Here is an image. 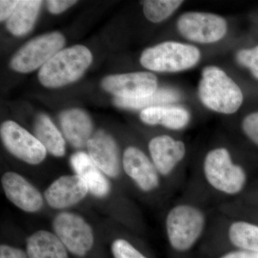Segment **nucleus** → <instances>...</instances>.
I'll return each mask as SVG.
<instances>
[{
  "label": "nucleus",
  "instance_id": "23",
  "mask_svg": "<svg viewBox=\"0 0 258 258\" xmlns=\"http://www.w3.org/2000/svg\"><path fill=\"white\" fill-rule=\"evenodd\" d=\"M179 93L169 88H161L150 96L137 99H125L117 98L113 99V103L119 108L126 109H141L158 106L164 103H173L179 101Z\"/></svg>",
  "mask_w": 258,
  "mask_h": 258
},
{
  "label": "nucleus",
  "instance_id": "5",
  "mask_svg": "<svg viewBox=\"0 0 258 258\" xmlns=\"http://www.w3.org/2000/svg\"><path fill=\"white\" fill-rule=\"evenodd\" d=\"M198 93L205 106L224 114L235 113L243 101L240 87L216 66H208L203 70Z\"/></svg>",
  "mask_w": 258,
  "mask_h": 258
},
{
  "label": "nucleus",
  "instance_id": "4",
  "mask_svg": "<svg viewBox=\"0 0 258 258\" xmlns=\"http://www.w3.org/2000/svg\"><path fill=\"white\" fill-rule=\"evenodd\" d=\"M148 149L153 164L171 195L181 191L188 178L185 166L187 147L184 141L161 134L150 139Z\"/></svg>",
  "mask_w": 258,
  "mask_h": 258
},
{
  "label": "nucleus",
  "instance_id": "30",
  "mask_svg": "<svg viewBox=\"0 0 258 258\" xmlns=\"http://www.w3.org/2000/svg\"><path fill=\"white\" fill-rule=\"evenodd\" d=\"M19 1H9V0H2L0 2V20L1 21H5L15 11V8L18 6Z\"/></svg>",
  "mask_w": 258,
  "mask_h": 258
},
{
  "label": "nucleus",
  "instance_id": "21",
  "mask_svg": "<svg viewBox=\"0 0 258 258\" xmlns=\"http://www.w3.org/2000/svg\"><path fill=\"white\" fill-rule=\"evenodd\" d=\"M42 3L37 0L19 1L7 22L8 30L16 36H22L30 32L36 21Z\"/></svg>",
  "mask_w": 258,
  "mask_h": 258
},
{
  "label": "nucleus",
  "instance_id": "28",
  "mask_svg": "<svg viewBox=\"0 0 258 258\" xmlns=\"http://www.w3.org/2000/svg\"><path fill=\"white\" fill-rule=\"evenodd\" d=\"M77 3L72 0H50L47 2V9L52 14H60Z\"/></svg>",
  "mask_w": 258,
  "mask_h": 258
},
{
  "label": "nucleus",
  "instance_id": "10",
  "mask_svg": "<svg viewBox=\"0 0 258 258\" xmlns=\"http://www.w3.org/2000/svg\"><path fill=\"white\" fill-rule=\"evenodd\" d=\"M52 227L66 249L75 255L83 257L92 249L94 244L92 227L79 215L61 212L54 219Z\"/></svg>",
  "mask_w": 258,
  "mask_h": 258
},
{
  "label": "nucleus",
  "instance_id": "17",
  "mask_svg": "<svg viewBox=\"0 0 258 258\" xmlns=\"http://www.w3.org/2000/svg\"><path fill=\"white\" fill-rule=\"evenodd\" d=\"M71 164L76 175L87 184L91 195L96 198H103L109 194V181L88 154L82 152L75 153L71 157Z\"/></svg>",
  "mask_w": 258,
  "mask_h": 258
},
{
  "label": "nucleus",
  "instance_id": "12",
  "mask_svg": "<svg viewBox=\"0 0 258 258\" xmlns=\"http://www.w3.org/2000/svg\"><path fill=\"white\" fill-rule=\"evenodd\" d=\"M177 28L180 34L190 41L213 43L227 33L225 20L219 15L205 13H184L179 18Z\"/></svg>",
  "mask_w": 258,
  "mask_h": 258
},
{
  "label": "nucleus",
  "instance_id": "19",
  "mask_svg": "<svg viewBox=\"0 0 258 258\" xmlns=\"http://www.w3.org/2000/svg\"><path fill=\"white\" fill-rule=\"evenodd\" d=\"M140 118L146 124L161 125L170 130L179 131L188 125L190 115L181 107L158 106L142 110Z\"/></svg>",
  "mask_w": 258,
  "mask_h": 258
},
{
  "label": "nucleus",
  "instance_id": "24",
  "mask_svg": "<svg viewBox=\"0 0 258 258\" xmlns=\"http://www.w3.org/2000/svg\"><path fill=\"white\" fill-rule=\"evenodd\" d=\"M182 3L180 0H148L144 3V15L149 21L160 23L172 15Z\"/></svg>",
  "mask_w": 258,
  "mask_h": 258
},
{
  "label": "nucleus",
  "instance_id": "16",
  "mask_svg": "<svg viewBox=\"0 0 258 258\" xmlns=\"http://www.w3.org/2000/svg\"><path fill=\"white\" fill-rule=\"evenodd\" d=\"M88 155L102 172L112 178L121 172L119 152L114 139L103 131H98L87 144Z\"/></svg>",
  "mask_w": 258,
  "mask_h": 258
},
{
  "label": "nucleus",
  "instance_id": "31",
  "mask_svg": "<svg viewBox=\"0 0 258 258\" xmlns=\"http://www.w3.org/2000/svg\"><path fill=\"white\" fill-rule=\"evenodd\" d=\"M216 258H258V252L245 250H232L222 252Z\"/></svg>",
  "mask_w": 258,
  "mask_h": 258
},
{
  "label": "nucleus",
  "instance_id": "22",
  "mask_svg": "<svg viewBox=\"0 0 258 258\" xmlns=\"http://www.w3.org/2000/svg\"><path fill=\"white\" fill-rule=\"evenodd\" d=\"M35 137L44 146L47 152L57 157H63L66 142L62 134L47 115L40 114L35 123Z\"/></svg>",
  "mask_w": 258,
  "mask_h": 258
},
{
  "label": "nucleus",
  "instance_id": "9",
  "mask_svg": "<svg viewBox=\"0 0 258 258\" xmlns=\"http://www.w3.org/2000/svg\"><path fill=\"white\" fill-rule=\"evenodd\" d=\"M64 37L60 32H54L37 37L28 42L15 54L10 62L14 71L32 72L45 66L64 46Z\"/></svg>",
  "mask_w": 258,
  "mask_h": 258
},
{
  "label": "nucleus",
  "instance_id": "11",
  "mask_svg": "<svg viewBox=\"0 0 258 258\" xmlns=\"http://www.w3.org/2000/svg\"><path fill=\"white\" fill-rule=\"evenodd\" d=\"M0 133L6 149L24 162L37 165L46 157L47 150L40 141L16 122L2 123Z\"/></svg>",
  "mask_w": 258,
  "mask_h": 258
},
{
  "label": "nucleus",
  "instance_id": "7",
  "mask_svg": "<svg viewBox=\"0 0 258 258\" xmlns=\"http://www.w3.org/2000/svg\"><path fill=\"white\" fill-rule=\"evenodd\" d=\"M122 167L125 176L142 195L157 197L161 201L172 196L150 157L139 147L129 146L125 149Z\"/></svg>",
  "mask_w": 258,
  "mask_h": 258
},
{
  "label": "nucleus",
  "instance_id": "29",
  "mask_svg": "<svg viewBox=\"0 0 258 258\" xmlns=\"http://www.w3.org/2000/svg\"><path fill=\"white\" fill-rule=\"evenodd\" d=\"M0 258H29L28 253L23 249L8 245L1 244L0 246Z\"/></svg>",
  "mask_w": 258,
  "mask_h": 258
},
{
  "label": "nucleus",
  "instance_id": "18",
  "mask_svg": "<svg viewBox=\"0 0 258 258\" xmlns=\"http://www.w3.org/2000/svg\"><path fill=\"white\" fill-rule=\"evenodd\" d=\"M61 128L69 143L78 149L87 147L91 138L93 125L86 112L78 108L68 110L61 113Z\"/></svg>",
  "mask_w": 258,
  "mask_h": 258
},
{
  "label": "nucleus",
  "instance_id": "14",
  "mask_svg": "<svg viewBox=\"0 0 258 258\" xmlns=\"http://www.w3.org/2000/svg\"><path fill=\"white\" fill-rule=\"evenodd\" d=\"M2 186L7 198L24 212L35 213L44 205L40 191L23 176L8 171L2 176Z\"/></svg>",
  "mask_w": 258,
  "mask_h": 258
},
{
  "label": "nucleus",
  "instance_id": "8",
  "mask_svg": "<svg viewBox=\"0 0 258 258\" xmlns=\"http://www.w3.org/2000/svg\"><path fill=\"white\" fill-rule=\"evenodd\" d=\"M200 59L198 47L181 42H165L144 50L140 62L150 71L175 73L191 69Z\"/></svg>",
  "mask_w": 258,
  "mask_h": 258
},
{
  "label": "nucleus",
  "instance_id": "25",
  "mask_svg": "<svg viewBox=\"0 0 258 258\" xmlns=\"http://www.w3.org/2000/svg\"><path fill=\"white\" fill-rule=\"evenodd\" d=\"M111 251L114 258H149L125 238H118L113 241Z\"/></svg>",
  "mask_w": 258,
  "mask_h": 258
},
{
  "label": "nucleus",
  "instance_id": "27",
  "mask_svg": "<svg viewBox=\"0 0 258 258\" xmlns=\"http://www.w3.org/2000/svg\"><path fill=\"white\" fill-rule=\"evenodd\" d=\"M242 130L246 138L258 146V112L250 113L244 118Z\"/></svg>",
  "mask_w": 258,
  "mask_h": 258
},
{
  "label": "nucleus",
  "instance_id": "6",
  "mask_svg": "<svg viewBox=\"0 0 258 258\" xmlns=\"http://www.w3.org/2000/svg\"><path fill=\"white\" fill-rule=\"evenodd\" d=\"M91 51L83 45H75L55 54L38 74L44 86L58 88L79 80L92 62Z\"/></svg>",
  "mask_w": 258,
  "mask_h": 258
},
{
  "label": "nucleus",
  "instance_id": "13",
  "mask_svg": "<svg viewBox=\"0 0 258 258\" xmlns=\"http://www.w3.org/2000/svg\"><path fill=\"white\" fill-rule=\"evenodd\" d=\"M102 87L117 98L137 99L157 91V79L151 73L137 72L114 75L102 81Z\"/></svg>",
  "mask_w": 258,
  "mask_h": 258
},
{
  "label": "nucleus",
  "instance_id": "15",
  "mask_svg": "<svg viewBox=\"0 0 258 258\" xmlns=\"http://www.w3.org/2000/svg\"><path fill=\"white\" fill-rule=\"evenodd\" d=\"M88 192L87 184L79 176L64 175L51 183L44 198L50 208L63 210L82 201Z\"/></svg>",
  "mask_w": 258,
  "mask_h": 258
},
{
  "label": "nucleus",
  "instance_id": "20",
  "mask_svg": "<svg viewBox=\"0 0 258 258\" xmlns=\"http://www.w3.org/2000/svg\"><path fill=\"white\" fill-rule=\"evenodd\" d=\"M29 258H69L68 249L55 234L39 230L27 239Z\"/></svg>",
  "mask_w": 258,
  "mask_h": 258
},
{
  "label": "nucleus",
  "instance_id": "3",
  "mask_svg": "<svg viewBox=\"0 0 258 258\" xmlns=\"http://www.w3.org/2000/svg\"><path fill=\"white\" fill-rule=\"evenodd\" d=\"M201 246L209 252L220 253L232 250L258 252V224L215 209Z\"/></svg>",
  "mask_w": 258,
  "mask_h": 258
},
{
  "label": "nucleus",
  "instance_id": "2",
  "mask_svg": "<svg viewBox=\"0 0 258 258\" xmlns=\"http://www.w3.org/2000/svg\"><path fill=\"white\" fill-rule=\"evenodd\" d=\"M215 209L184 191L168 207L164 217V234L174 253H189L201 244Z\"/></svg>",
  "mask_w": 258,
  "mask_h": 258
},
{
  "label": "nucleus",
  "instance_id": "26",
  "mask_svg": "<svg viewBox=\"0 0 258 258\" xmlns=\"http://www.w3.org/2000/svg\"><path fill=\"white\" fill-rule=\"evenodd\" d=\"M237 60L240 66L250 70L258 79V45L252 49H244L237 52Z\"/></svg>",
  "mask_w": 258,
  "mask_h": 258
},
{
  "label": "nucleus",
  "instance_id": "1",
  "mask_svg": "<svg viewBox=\"0 0 258 258\" xmlns=\"http://www.w3.org/2000/svg\"><path fill=\"white\" fill-rule=\"evenodd\" d=\"M249 171L225 146L211 148L188 175L181 191L211 206L236 201L248 189Z\"/></svg>",
  "mask_w": 258,
  "mask_h": 258
}]
</instances>
